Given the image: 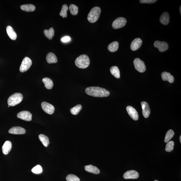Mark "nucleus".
Masks as SVG:
<instances>
[{"label": "nucleus", "mask_w": 181, "mask_h": 181, "mask_svg": "<svg viewBox=\"0 0 181 181\" xmlns=\"http://www.w3.org/2000/svg\"><path fill=\"white\" fill-rule=\"evenodd\" d=\"M85 92L90 96L98 97H107L110 94L109 91L107 90L97 87H88L86 89Z\"/></svg>", "instance_id": "f257e3e1"}, {"label": "nucleus", "mask_w": 181, "mask_h": 181, "mask_svg": "<svg viewBox=\"0 0 181 181\" xmlns=\"http://www.w3.org/2000/svg\"><path fill=\"white\" fill-rule=\"evenodd\" d=\"M75 65L78 68L84 69L88 67L90 64L89 57L87 55H82L78 57L75 61Z\"/></svg>", "instance_id": "f03ea898"}, {"label": "nucleus", "mask_w": 181, "mask_h": 181, "mask_svg": "<svg viewBox=\"0 0 181 181\" xmlns=\"http://www.w3.org/2000/svg\"><path fill=\"white\" fill-rule=\"evenodd\" d=\"M101 13L100 7H93L87 17V19L91 23H94L99 19Z\"/></svg>", "instance_id": "7ed1b4c3"}, {"label": "nucleus", "mask_w": 181, "mask_h": 181, "mask_svg": "<svg viewBox=\"0 0 181 181\" xmlns=\"http://www.w3.org/2000/svg\"><path fill=\"white\" fill-rule=\"evenodd\" d=\"M23 98V95L21 93H14L9 97L7 100V104L10 106H16L22 102Z\"/></svg>", "instance_id": "20e7f679"}, {"label": "nucleus", "mask_w": 181, "mask_h": 181, "mask_svg": "<svg viewBox=\"0 0 181 181\" xmlns=\"http://www.w3.org/2000/svg\"><path fill=\"white\" fill-rule=\"evenodd\" d=\"M32 64V61L28 57L24 58L20 65V70L22 72H25L29 69Z\"/></svg>", "instance_id": "39448f33"}, {"label": "nucleus", "mask_w": 181, "mask_h": 181, "mask_svg": "<svg viewBox=\"0 0 181 181\" xmlns=\"http://www.w3.org/2000/svg\"><path fill=\"white\" fill-rule=\"evenodd\" d=\"M125 18L119 17L115 19L112 24V27L114 29H117L124 27L126 24Z\"/></svg>", "instance_id": "423d86ee"}, {"label": "nucleus", "mask_w": 181, "mask_h": 181, "mask_svg": "<svg viewBox=\"0 0 181 181\" xmlns=\"http://www.w3.org/2000/svg\"><path fill=\"white\" fill-rule=\"evenodd\" d=\"M134 64L136 70L140 72H143L146 70L144 63L138 58L136 59L134 61Z\"/></svg>", "instance_id": "0eeeda50"}, {"label": "nucleus", "mask_w": 181, "mask_h": 181, "mask_svg": "<svg viewBox=\"0 0 181 181\" xmlns=\"http://www.w3.org/2000/svg\"><path fill=\"white\" fill-rule=\"evenodd\" d=\"M41 105L43 111L48 114L52 115L55 111V108L54 106L47 102H43L41 104Z\"/></svg>", "instance_id": "6e6552de"}, {"label": "nucleus", "mask_w": 181, "mask_h": 181, "mask_svg": "<svg viewBox=\"0 0 181 181\" xmlns=\"http://www.w3.org/2000/svg\"><path fill=\"white\" fill-rule=\"evenodd\" d=\"M155 47L157 48L160 52H163L167 51L168 49V45L167 43L165 42H160L156 41L154 43Z\"/></svg>", "instance_id": "1a4fd4ad"}, {"label": "nucleus", "mask_w": 181, "mask_h": 181, "mask_svg": "<svg viewBox=\"0 0 181 181\" xmlns=\"http://www.w3.org/2000/svg\"><path fill=\"white\" fill-rule=\"evenodd\" d=\"M17 116L18 118L24 120L30 121L32 118V115L29 111H23L18 113Z\"/></svg>", "instance_id": "9d476101"}, {"label": "nucleus", "mask_w": 181, "mask_h": 181, "mask_svg": "<svg viewBox=\"0 0 181 181\" xmlns=\"http://www.w3.org/2000/svg\"><path fill=\"white\" fill-rule=\"evenodd\" d=\"M139 174L137 171L134 170H129L124 173L123 177L125 179H136L139 178Z\"/></svg>", "instance_id": "9b49d317"}, {"label": "nucleus", "mask_w": 181, "mask_h": 181, "mask_svg": "<svg viewBox=\"0 0 181 181\" xmlns=\"http://www.w3.org/2000/svg\"><path fill=\"white\" fill-rule=\"evenodd\" d=\"M126 111L129 115L135 120H137L139 119V115L137 111L131 106H128L126 107Z\"/></svg>", "instance_id": "f8f14e48"}, {"label": "nucleus", "mask_w": 181, "mask_h": 181, "mask_svg": "<svg viewBox=\"0 0 181 181\" xmlns=\"http://www.w3.org/2000/svg\"><path fill=\"white\" fill-rule=\"evenodd\" d=\"M143 115L145 118H148L150 115L151 111L149 104L146 102H142L141 103Z\"/></svg>", "instance_id": "ddd939ff"}, {"label": "nucleus", "mask_w": 181, "mask_h": 181, "mask_svg": "<svg viewBox=\"0 0 181 181\" xmlns=\"http://www.w3.org/2000/svg\"><path fill=\"white\" fill-rule=\"evenodd\" d=\"M26 132L25 129L19 126L13 127L9 130V133L14 135H23L25 134Z\"/></svg>", "instance_id": "4468645a"}, {"label": "nucleus", "mask_w": 181, "mask_h": 181, "mask_svg": "<svg viewBox=\"0 0 181 181\" xmlns=\"http://www.w3.org/2000/svg\"><path fill=\"white\" fill-rule=\"evenodd\" d=\"M142 44V41L140 38H136L132 42L130 48L132 51H136L141 47Z\"/></svg>", "instance_id": "2eb2a0df"}, {"label": "nucleus", "mask_w": 181, "mask_h": 181, "mask_svg": "<svg viewBox=\"0 0 181 181\" xmlns=\"http://www.w3.org/2000/svg\"><path fill=\"white\" fill-rule=\"evenodd\" d=\"M161 77L163 81H168L171 83L174 82V78L170 73L167 72H162L161 74Z\"/></svg>", "instance_id": "dca6fc26"}, {"label": "nucleus", "mask_w": 181, "mask_h": 181, "mask_svg": "<svg viewBox=\"0 0 181 181\" xmlns=\"http://www.w3.org/2000/svg\"><path fill=\"white\" fill-rule=\"evenodd\" d=\"M12 148V144L10 141H6L4 143L2 147V151L3 154L7 155L10 152Z\"/></svg>", "instance_id": "f3484780"}, {"label": "nucleus", "mask_w": 181, "mask_h": 181, "mask_svg": "<svg viewBox=\"0 0 181 181\" xmlns=\"http://www.w3.org/2000/svg\"><path fill=\"white\" fill-rule=\"evenodd\" d=\"M47 62L49 64L56 63L57 62L58 60L55 54L52 53H48L46 56Z\"/></svg>", "instance_id": "a211bd4d"}, {"label": "nucleus", "mask_w": 181, "mask_h": 181, "mask_svg": "<svg viewBox=\"0 0 181 181\" xmlns=\"http://www.w3.org/2000/svg\"><path fill=\"white\" fill-rule=\"evenodd\" d=\"M7 32L9 37L12 40H15L16 38L17 35L12 27L9 26L7 27Z\"/></svg>", "instance_id": "6ab92c4d"}, {"label": "nucleus", "mask_w": 181, "mask_h": 181, "mask_svg": "<svg viewBox=\"0 0 181 181\" xmlns=\"http://www.w3.org/2000/svg\"><path fill=\"white\" fill-rule=\"evenodd\" d=\"M85 168L87 171L93 173V174H97L100 172L99 169L97 167L92 165L85 166Z\"/></svg>", "instance_id": "aec40b11"}, {"label": "nucleus", "mask_w": 181, "mask_h": 181, "mask_svg": "<svg viewBox=\"0 0 181 181\" xmlns=\"http://www.w3.org/2000/svg\"><path fill=\"white\" fill-rule=\"evenodd\" d=\"M170 20L169 14L167 12L164 13L160 18V22L163 25H167L169 24Z\"/></svg>", "instance_id": "412c9836"}, {"label": "nucleus", "mask_w": 181, "mask_h": 181, "mask_svg": "<svg viewBox=\"0 0 181 181\" xmlns=\"http://www.w3.org/2000/svg\"><path fill=\"white\" fill-rule=\"evenodd\" d=\"M43 82L45 86L48 89H51L53 86V81L49 78H45L42 79Z\"/></svg>", "instance_id": "4be33fe9"}, {"label": "nucleus", "mask_w": 181, "mask_h": 181, "mask_svg": "<svg viewBox=\"0 0 181 181\" xmlns=\"http://www.w3.org/2000/svg\"><path fill=\"white\" fill-rule=\"evenodd\" d=\"M20 9L22 10L27 12H32L35 10L34 5L32 4L24 5L20 6Z\"/></svg>", "instance_id": "5701e85b"}, {"label": "nucleus", "mask_w": 181, "mask_h": 181, "mask_svg": "<svg viewBox=\"0 0 181 181\" xmlns=\"http://www.w3.org/2000/svg\"><path fill=\"white\" fill-rule=\"evenodd\" d=\"M44 33L47 38L51 40L55 35V31L53 28H51L49 30H44Z\"/></svg>", "instance_id": "b1692460"}, {"label": "nucleus", "mask_w": 181, "mask_h": 181, "mask_svg": "<svg viewBox=\"0 0 181 181\" xmlns=\"http://www.w3.org/2000/svg\"><path fill=\"white\" fill-rule=\"evenodd\" d=\"M39 138L45 147H47L49 145V139L46 136L43 134H40L39 136Z\"/></svg>", "instance_id": "393cba45"}, {"label": "nucleus", "mask_w": 181, "mask_h": 181, "mask_svg": "<svg viewBox=\"0 0 181 181\" xmlns=\"http://www.w3.org/2000/svg\"><path fill=\"white\" fill-rule=\"evenodd\" d=\"M111 74L117 79L120 77V71L118 68L116 66H113L111 67L110 69Z\"/></svg>", "instance_id": "a878e982"}, {"label": "nucleus", "mask_w": 181, "mask_h": 181, "mask_svg": "<svg viewBox=\"0 0 181 181\" xmlns=\"http://www.w3.org/2000/svg\"><path fill=\"white\" fill-rule=\"evenodd\" d=\"M119 47V43L117 41H114L109 44L108 46V49L110 52H115L118 50Z\"/></svg>", "instance_id": "bb28decb"}, {"label": "nucleus", "mask_w": 181, "mask_h": 181, "mask_svg": "<svg viewBox=\"0 0 181 181\" xmlns=\"http://www.w3.org/2000/svg\"><path fill=\"white\" fill-rule=\"evenodd\" d=\"M174 132L172 130H169L167 132L165 136V142L168 143L170 140L172 138L174 135Z\"/></svg>", "instance_id": "cd10ccee"}, {"label": "nucleus", "mask_w": 181, "mask_h": 181, "mask_svg": "<svg viewBox=\"0 0 181 181\" xmlns=\"http://www.w3.org/2000/svg\"><path fill=\"white\" fill-rule=\"evenodd\" d=\"M68 9H69L70 13L72 15H76L78 14V12H79V9H78V7L74 4L70 5Z\"/></svg>", "instance_id": "c85d7f7f"}, {"label": "nucleus", "mask_w": 181, "mask_h": 181, "mask_svg": "<svg viewBox=\"0 0 181 181\" xmlns=\"http://www.w3.org/2000/svg\"><path fill=\"white\" fill-rule=\"evenodd\" d=\"M82 109V106L80 104L76 105L70 109V111L72 115H76L79 113Z\"/></svg>", "instance_id": "c756f323"}, {"label": "nucleus", "mask_w": 181, "mask_h": 181, "mask_svg": "<svg viewBox=\"0 0 181 181\" xmlns=\"http://www.w3.org/2000/svg\"><path fill=\"white\" fill-rule=\"evenodd\" d=\"M68 10V7L66 5H63L62 9L60 13V15L62 16L63 18H66L67 16V11Z\"/></svg>", "instance_id": "7c9ffc66"}, {"label": "nucleus", "mask_w": 181, "mask_h": 181, "mask_svg": "<svg viewBox=\"0 0 181 181\" xmlns=\"http://www.w3.org/2000/svg\"><path fill=\"white\" fill-rule=\"evenodd\" d=\"M174 142L170 141L168 142L165 148V151L167 152H170L172 151L174 148Z\"/></svg>", "instance_id": "2f4dec72"}, {"label": "nucleus", "mask_w": 181, "mask_h": 181, "mask_svg": "<svg viewBox=\"0 0 181 181\" xmlns=\"http://www.w3.org/2000/svg\"><path fill=\"white\" fill-rule=\"evenodd\" d=\"M66 180L67 181H80V179L78 177L72 174L67 175Z\"/></svg>", "instance_id": "473e14b6"}, {"label": "nucleus", "mask_w": 181, "mask_h": 181, "mask_svg": "<svg viewBox=\"0 0 181 181\" xmlns=\"http://www.w3.org/2000/svg\"><path fill=\"white\" fill-rule=\"evenodd\" d=\"M32 171L35 174H40L42 172V169L40 165H37L32 170Z\"/></svg>", "instance_id": "72a5a7b5"}, {"label": "nucleus", "mask_w": 181, "mask_h": 181, "mask_svg": "<svg viewBox=\"0 0 181 181\" xmlns=\"http://www.w3.org/2000/svg\"><path fill=\"white\" fill-rule=\"evenodd\" d=\"M157 1L156 0H141L140 2L142 3H153Z\"/></svg>", "instance_id": "f704fd0d"}, {"label": "nucleus", "mask_w": 181, "mask_h": 181, "mask_svg": "<svg viewBox=\"0 0 181 181\" xmlns=\"http://www.w3.org/2000/svg\"><path fill=\"white\" fill-rule=\"evenodd\" d=\"M70 40V37L66 36L63 37L61 38V41L63 42H66L69 41Z\"/></svg>", "instance_id": "c9c22d12"}, {"label": "nucleus", "mask_w": 181, "mask_h": 181, "mask_svg": "<svg viewBox=\"0 0 181 181\" xmlns=\"http://www.w3.org/2000/svg\"><path fill=\"white\" fill-rule=\"evenodd\" d=\"M180 143H181V136L180 135Z\"/></svg>", "instance_id": "e433bc0d"}, {"label": "nucleus", "mask_w": 181, "mask_h": 181, "mask_svg": "<svg viewBox=\"0 0 181 181\" xmlns=\"http://www.w3.org/2000/svg\"><path fill=\"white\" fill-rule=\"evenodd\" d=\"M181 7L180 6V14H181Z\"/></svg>", "instance_id": "4c0bfd02"}, {"label": "nucleus", "mask_w": 181, "mask_h": 181, "mask_svg": "<svg viewBox=\"0 0 181 181\" xmlns=\"http://www.w3.org/2000/svg\"><path fill=\"white\" fill-rule=\"evenodd\" d=\"M154 181H158L157 180H155Z\"/></svg>", "instance_id": "58836bf2"}]
</instances>
